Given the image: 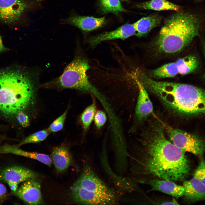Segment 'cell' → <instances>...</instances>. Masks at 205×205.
<instances>
[{
    "label": "cell",
    "instance_id": "8",
    "mask_svg": "<svg viewBox=\"0 0 205 205\" xmlns=\"http://www.w3.org/2000/svg\"><path fill=\"white\" fill-rule=\"evenodd\" d=\"M36 176L31 170L18 166L9 167L0 172V180L6 182L13 192L16 190L20 183Z\"/></svg>",
    "mask_w": 205,
    "mask_h": 205
},
{
    "label": "cell",
    "instance_id": "16",
    "mask_svg": "<svg viewBox=\"0 0 205 205\" xmlns=\"http://www.w3.org/2000/svg\"><path fill=\"white\" fill-rule=\"evenodd\" d=\"M0 153H10L28 157L37 160L49 167L51 166L52 163L51 158L47 155L25 151L20 149L17 146L8 144L0 147Z\"/></svg>",
    "mask_w": 205,
    "mask_h": 205
},
{
    "label": "cell",
    "instance_id": "9",
    "mask_svg": "<svg viewBox=\"0 0 205 205\" xmlns=\"http://www.w3.org/2000/svg\"><path fill=\"white\" fill-rule=\"evenodd\" d=\"M135 80L139 88V92L135 110L134 116L137 124L139 125L152 114L153 106L147 91L137 78H135Z\"/></svg>",
    "mask_w": 205,
    "mask_h": 205
},
{
    "label": "cell",
    "instance_id": "30",
    "mask_svg": "<svg viewBox=\"0 0 205 205\" xmlns=\"http://www.w3.org/2000/svg\"><path fill=\"white\" fill-rule=\"evenodd\" d=\"M7 48L3 45L1 37L0 35V53L5 52L7 50Z\"/></svg>",
    "mask_w": 205,
    "mask_h": 205
},
{
    "label": "cell",
    "instance_id": "14",
    "mask_svg": "<svg viewBox=\"0 0 205 205\" xmlns=\"http://www.w3.org/2000/svg\"><path fill=\"white\" fill-rule=\"evenodd\" d=\"M66 23L74 26L85 31H89L99 28L104 25L106 20L104 17L71 16L63 20Z\"/></svg>",
    "mask_w": 205,
    "mask_h": 205
},
{
    "label": "cell",
    "instance_id": "27",
    "mask_svg": "<svg viewBox=\"0 0 205 205\" xmlns=\"http://www.w3.org/2000/svg\"><path fill=\"white\" fill-rule=\"evenodd\" d=\"M193 177H195L205 185V161H200L196 169L194 171Z\"/></svg>",
    "mask_w": 205,
    "mask_h": 205
},
{
    "label": "cell",
    "instance_id": "10",
    "mask_svg": "<svg viewBox=\"0 0 205 205\" xmlns=\"http://www.w3.org/2000/svg\"><path fill=\"white\" fill-rule=\"evenodd\" d=\"M13 192L16 196L29 204L38 205L42 201L40 184L34 178L24 181Z\"/></svg>",
    "mask_w": 205,
    "mask_h": 205
},
{
    "label": "cell",
    "instance_id": "31",
    "mask_svg": "<svg viewBox=\"0 0 205 205\" xmlns=\"http://www.w3.org/2000/svg\"><path fill=\"white\" fill-rule=\"evenodd\" d=\"M162 205H177L179 204L174 199L172 200L164 202L161 204Z\"/></svg>",
    "mask_w": 205,
    "mask_h": 205
},
{
    "label": "cell",
    "instance_id": "7",
    "mask_svg": "<svg viewBox=\"0 0 205 205\" xmlns=\"http://www.w3.org/2000/svg\"><path fill=\"white\" fill-rule=\"evenodd\" d=\"M31 3L25 0H0V20L9 24L16 23Z\"/></svg>",
    "mask_w": 205,
    "mask_h": 205
},
{
    "label": "cell",
    "instance_id": "4",
    "mask_svg": "<svg viewBox=\"0 0 205 205\" xmlns=\"http://www.w3.org/2000/svg\"><path fill=\"white\" fill-rule=\"evenodd\" d=\"M71 190L73 201L79 204L114 205L118 202L115 192L101 180L87 165H84Z\"/></svg>",
    "mask_w": 205,
    "mask_h": 205
},
{
    "label": "cell",
    "instance_id": "11",
    "mask_svg": "<svg viewBox=\"0 0 205 205\" xmlns=\"http://www.w3.org/2000/svg\"><path fill=\"white\" fill-rule=\"evenodd\" d=\"M136 33L133 24H124L113 31L103 33L91 38L89 41L91 46H94L103 41L115 39H126Z\"/></svg>",
    "mask_w": 205,
    "mask_h": 205
},
{
    "label": "cell",
    "instance_id": "24",
    "mask_svg": "<svg viewBox=\"0 0 205 205\" xmlns=\"http://www.w3.org/2000/svg\"><path fill=\"white\" fill-rule=\"evenodd\" d=\"M50 131L48 129L43 130L34 133L26 138L17 146L29 143H35L45 140L49 135Z\"/></svg>",
    "mask_w": 205,
    "mask_h": 205
},
{
    "label": "cell",
    "instance_id": "25",
    "mask_svg": "<svg viewBox=\"0 0 205 205\" xmlns=\"http://www.w3.org/2000/svg\"><path fill=\"white\" fill-rule=\"evenodd\" d=\"M68 110L67 109L50 124L48 129L50 132H56L62 130L66 118Z\"/></svg>",
    "mask_w": 205,
    "mask_h": 205
},
{
    "label": "cell",
    "instance_id": "32",
    "mask_svg": "<svg viewBox=\"0 0 205 205\" xmlns=\"http://www.w3.org/2000/svg\"><path fill=\"white\" fill-rule=\"evenodd\" d=\"M204 55L205 57V46H204ZM203 77H204V78L205 80V73Z\"/></svg>",
    "mask_w": 205,
    "mask_h": 205
},
{
    "label": "cell",
    "instance_id": "21",
    "mask_svg": "<svg viewBox=\"0 0 205 205\" xmlns=\"http://www.w3.org/2000/svg\"><path fill=\"white\" fill-rule=\"evenodd\" d=\"M179 74L184 75L195 70L198 66V62L194 56L189 55L180 58L175 61Z\"/></svg>",
    "mask_w": 205,
    "mask_h": 205
},
{
    "label": "cell",
    "instance_id": "15",
    "mask_svg": "<svg viewBox=\"0 0 205 205\" xmlns=\"http://www.w3.org/2000/svg\"><path fill=\"white\" fill-rule=\"evenodd\" d=\"M183 186V195L189 201L195 202L205 200V185L198 179L193 177L184 181Z\"/></svg>",
    "mask_w": 205,
    "mask_h": 205
},
{
    "label": "cell",
    "instance_id": "29",
    "mask_svg": "<svg viewBox=\"0 0 205 205\" xmlns=\"http://www.w3.org/2000/svg\"><path fill=\"white\" fill-rule=\"evenodd\" d=\"M8 196L7 188L5 185L0 183V204H2Z\"/></svg>",
    "mask_w": 205,
    "mask_h": 205
},
{
    "label": "cell",
    "instance_id": "18",
    "mask_svg": "<svg viewBox=\"0 0 205 205\" xmlns=\"http://www.w3.org/2000/svg\"><path fill=\"white\" fill-rule=\"evenodd\" d=\"M161 20V17L156 14L142 18L133 23L137 32L136 35L138 37L145 36L153 28L159 25Z\"/></svg>",
    "mask_w": 205,
    "mask_h": 205
},
{
    "label": "cell",
    "instance_id": "12",
    "mask_svg": "<svg viewBox=\"0 0 205 205\" xmlns=\"http://www.w3.org/2000/svg\"><path fill=\"white\" fill-rule=\"evenodd\" d=\"M146 183L152 190H157L169 194L176 198L184 195V189L183 186L178 185L170 180L158 179H151L141 180Z\"/></svg>",
    "mask_w": 205,
    "mask_h": 205
},
{
    "label": "cell",
    "instance_id": "28",
    "mask_svg": "<svg viewBox=\"0 0 205 205\" xmlns=\"http://www.w3.org/2000/svg\"><path fill=\"white\" fill-rule=\"evenodd\" d=\"M16 115L17 121L21 126L24 128H26L29 126V118L27 114L23 111L19 112Z\"/></svg>",
    "mask_w": 205,
    "mask_h": 205
},
{
    "label": "cell",
    "instance_id": "22",
    "mask_svg": "<svg viewBox=\"0 0 205 205\" xmlns=\"http://www.w3.org/2000/svg\"><path fill=\"white\" fill-rule=\"evenodd\" d=\"M99 6L101 11L105 14H117L126 11L119 0H100Z\"/></svg>",
    "mask_w": 205,
    "mask_h": 205
},
{
    "label": "cell",
    "instance_id": "19",
    "mask_svg": "<svg viewBox=\"0 0 205 205\" xmlns=\"http://www.w3.org/2000/svg\"><path fill=\"white\" fill-rule=\"evenodd\" d=\"M179 74L175 62L164 64L150 71L149 75L151 78L156 79L173 77Z\"/></svg>",
    "mask_w": 205,
    "mask_h": 205
},
{
    "label": "cell",
    "instance_id": "20",
    "mask_svg": "<svg viewBox=\"0 0 205 205\" xmlns=\"http://www.w3.org/2000/svg\"><path fill=\"white\" fill-rule=\"evenodd\" d=\"M138 7L146 9L157 11L171 10L179 11V6L166 0H151L139 4Z\"/></svg>",
    "mask_w": 205,
    "mask_h": 205
},
{
    "label": "cell",
    "instance_id": "26",
    "mask_svg": "<svg viewBox=\"0 0 205 205\" xmlns=\"http://www.w3.org/2000/svg\"><path fill=\"white\" fill-rule=\"evenodd\" d=\"M106 115L101 110L96 112L94 118V123L97 129L100 130L104 125L107 120Z\"/></svg>",
    "mask_w": 205,
    "mask_h": 205
},
{
    "label": "cell",
    "instance_id": "5",
    "mask_svg": "<svg viewBox=\"0 0 205 205\" xmlns=\"http://www.w3.org/2000/svg\"><path fill=\"white\" fill-rule=\"evenodd\" d=\"M89 68L86 59H75L67 66L58 82L63 88L75 89L91 93L102 104L106 101V98L88 79L87 72Z\"/></svg>",
    "mask_w": 205,
    "mask_h": 205
},
{
    "label": "cell",
    "instance_id": "1",
    "mask_svg": "<svg viewBox=\"0 0 205 205\" xmlns=\"http://www.w3.org/2000/svg\"><path fill=\"white\" fill-rule=\"evenodd\" d=\"M148 122L132 157L133 173L143 180H184L191 170L185 152L167 139L165 123L157 118Z\"/></svg>",
    "mask_w": 205,
    "mask_h": 205
},
{
    "label": "cell",
    "instance_id": "23",
    "mask_svg": "<svg viewBox=\"0 0 205 205\" xmlns=\"http://www.w3.org/2000/svg\"><path fill=\"white\" fill-rule=\"evenodd\" d=\"M96 108L95 102L93 101V102L87 106L82 112L80 119L84 132L88 130L94 120Z\"/></svg>",
    "mask_w": 205,
    "mask_h": 205
},
{
    "label": "cell",
    "instance_id": "3",
    "mask_svg": "<svg viewBox=\"0 0 205 205\" xmlns=\"http://www.w3.org/2000/svg\"><path fill=\"white\" fill-rule=\"evenodd\" d=\"M199 22L194 15L178 12L167 18L153 43L157 53L178 52L198 34Z\"/></svg>",
    "mask_w": 205,
    "mask_h": 205
},
{
    "label": "cell",
    "instance_id": "6",
    "mask_svg": "<svg viewBox=\"0 0 205 205\" xmlns=\"http://www.w3.org/2000/svg\"><path fill=\"white\" fill-rule=\"evenodd\" d=\"M165 128L169 140L184 151L198 155L205 151V142L196 136L165 123Z\"/></svg>",
    "mask_w": 205,
    "mask_h": 205
},
{
    "label": "cell",
    "instance_id": "2",
    "mask_svg": "<svg viewBox=\"0 0 205 205\" xmlns=\"http://www.w3.org/2000/svg\"><path fill=\"white\" fill-rule=\"evenodd\" d=\"M35 91L28 77L20 70L9 67L0 69V112L16 115L32 104Z\"/></svg>",
    "mask_w": 205,
    "mask_h": 205
},
{
    "label": "cell",
    "instance_id": "13",
    "mask_svg": "<svg viewBox=\"0 0 205 205\" xmlns=\"http://www.w3.org/2000/svg\"><path fill=\"white\" fill-rule=\"evenodd\" d=\"M101 160L104 169L116 187L124 191H130L134 190L136 185L132 180L117 175L111 169L108 161L105 147L101 153Z\"/></svg>",
    "mask_w": 205,
    "mask_h": 205
},
{
    "label": "cell",
    "instance_id": "17",
    "mask_svg": "<svg viewBox=\"0 0 205 205\" xmlns=\"http://www.w3.org/2000/svg\"><path fill=\"white\" fill-rule=\"evenodd\" d=\"M51 159L56 169L62 172L71 164L72 159L68 149L63 145L55 147L51 155Z\"/></svg>",
    "mask_w": 205,
    "mask_h": 205
},
{
    "label": "cell",
    "instance_id": "33",
    "mask_svg": "<svg viewBox=\"0 0 205 205\" xmlns=\"http://www.w3.org/2000/svg\"><path fill=\"white\" fill-rule=\"evenodd\" d=\"M121 0L123 1H128V0Z\"/></svg>",
    "mask_w": 205,
    "mask_h": 205
}]
</instances>
